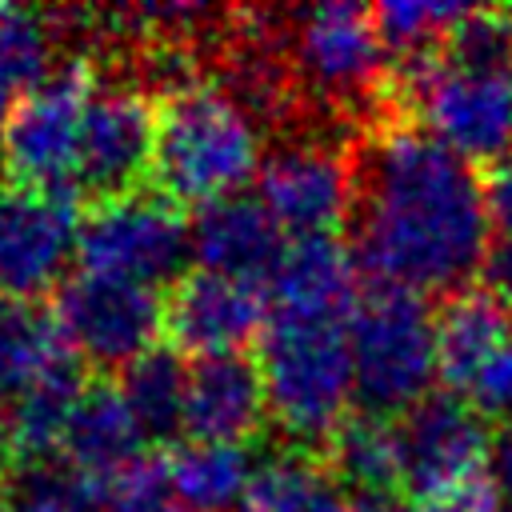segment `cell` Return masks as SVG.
Instances as JSON below:
<instances>
[{"instance_id":"obj_8","label":"cell","mask_w":512,"mask_h":512,"mask_svg":"<svg viewBox=\"0 0 512 512\" xmlns=\"http://www.w3.org/2000/svg\"><path fill=\"white\" fill-rule=\"evenodd\" d=\"M288 68L324 104L352 108L368 100L384 80L388 48L376 32V16L360 4H312L300 8L284 32Z\"/></svg>"},{"instance_id":"obj_27","label":"cell","mask_w":512,"mask_h":512,"mask_svg":"<svg viewBox=\"0 0 512 512\" xmlns=\"http://www.w3.org/2000/svg\"><path fill=\"white\" fill-rule=\"evenodd\" d=\"M96 512H184L176 504V496L168 492L164 468L160 464H136L132 472H124L116 484L104 488Z\"/></svg>"},{"instance_id":"obj_3","label":"cell","mask_w":512,"mask_h":512,"mask_svg":"<svg viewBox=\"0 0 512 512\" xmlns=\"http://www.w3.org/2000/svg\"><path fill=\"white\" fill-rule=\"evenodd\" d=\"M268 416L304 444L332 440L356 400L348 320L268 312L260 332Z\"/></svg>"},{"instance_id":"obj_28","label":"cell","mask_w":512,"mask_h":512,"mask_svg":"<svg viewBox=\"0 0 512 512\" xmlns=\"http://www.w3.org/2000/svg\"><path fill=\"white\" fill-rule=\"evenodd\" d=\"M460 396H464L484 420H488V416H496V420L512 416V344L500 348V352L468 380V388H464Z\"/></svg>"},{"instance_id":"obj_7","label":"cell","mask_w":512,"mask_h":512,"mask_svg":"<svg viewBox=\"0 0 512 512\" xmlns=\"http://www.w3.org/2000/svg\"><path fill=\"white\" fill-rule=\"evenodd\" d=\"M188 256H192L188 220L160 192H140V188L116 192L96 200L80 216V236H76L80 272L160 288L168 280H180Z\"/></svg>"},{"instance_id":"obj_32","label":"cell","mask_w":512,"mask_h":512,"mask_svg":"<svg viewBox=\"0 0 512 512\" xmlns=\"http://www.w3.org/2000/svg\"><path fill=\"white\" fill-rule=\"evenodd\" d=\"M24 92L0 72V132H4V124H8V116H12V108H16V100H20Z\"/></svg>"},{"instance_id":"obj_6","label":"cell","mask_w":512,"mask_h":512,"mask_svg":"<svg viewBox=\"0 0 512 512\" xmlns=\"http://www.w3.org/2000/svg\"><path fill=\"white\" fill-rule=\"evenodd\" d=\"M96 68L88 60H60L40 84H32L4 132L0 160L12 184L40 192H72L80 168V136L96 92Z\"/></svg>"},{"instance_id":"obj_16","label":"cell","mask_w":512,"mask_h":512,"mask_svg":"<svg viewBox=\"0 0 512 512\" xmlns=\"http://www.w3.org/2000/svg\"><path fill=\"white\" fill-rule=\"evenodd\" d=\"M188 240L200 268L248 284H268V276L276 272L288 248L284 228L272 220L260 196H244V192L196 208L188 224Z\"/></svg>"},{"instance_id":"obj_31","label":"cell","mask_w":512,"mask_h":512,"mask_svg":"<svg viewBox=\"0 0 512 512\" xmlns=\"http://www.w3.org/2000/svg\"><path fill=\"white\" fill-rule=\"evenodd\" d=\"M488 472L500 484L504 496H512V416H504L492 428V452H488Z\"/></svg>"},{"instance_id":"obj_9","label":"cell","mask_w":512,"mask_h":512,"mask_svg":"<svg viewBox=\"0 0 512 512\" xmlns=\"http://www.w3.org/2000/svg\"><path fill=\"white\" fill-rule=\"evenodd\" d=\"M52 316L72 356L104 368H128L156 348V336L164 328V296L148 284L76 272L60 284Z\"/></svg>"},{"instance_id":"obj_14","label":"cell","mask_w":512,"mask_h":512,"mask_svg":"<svg viewBox=\"0 0 512 512\" xmlns=\"http://www.w3.org/2000/svg\"><path fill=\"white\" fill-rule=\"evenodd\" d=\"M268 324V296L260 284L220 276L208 268L184 272L164 300V328L172 348L204 360L240 352Z\"/></svg>"},{"instance_id":"obj_13","label":"cell","mask_w":512,"mask_h":512,"mask_svg":"<svg viewBox=\"0 0 512 512\" xmlns=\"http://www.w3.org/2000/svg\"><path fill=\"white\" fill-rule=\"evenodd\" d=\"M156 108L136 80H100L80 136L76 188L104 196L132 192L152 168Z\"/></svg>"},{"instance_id":"obj_34","label":"cell","mask_w":512,"mask_h":512,"mask_svg":"<svg viewBox=\"0 0 512 512\" xmlns=\"http://www.w3.org/2000/svg\"><path fill=\"white\" fill-rule=\"evenodd\" d=\"M500 512H512V496H504V504H500Z\"/></svg>"},{"instance_id":"obj_21","label":"cell","mask_w":512,"mask_h":512,"mask_svg":"<svg viewBox=\"0 0 512 512\" xmlns=\"http://www.w3.org/2000/svg\"><path fill=\"white\" fill-rule=\"evenodd\" d=\"M76 368L56 316L24 300H0V392L20 396L24 388Z\"/></svg>"},{"instance_id":"obj_24","label":"cell","mask_w":512,"mask_h":512,"mask_svg":"<svg viewBox=\"0 0 512 512\" xmlns=\"http://www.w3.org/2000/svg\"><path fill=\"white\" fill-rule=\"evenodd\" d=\"M184 384L188 364L176 356V348H152L128 368H120V396L128 400L132 416L140 420L148 440H164L172 432H184Z\"/></svg>"},{"instance_id":"obj_33","label":"cell","mask_w":512,"mask_h":512,"mask_svg":"<svg viewBox=\"0 0 512 512\" xmlns=\"http://www.w3.org/2000/svg\"><path fill=\"white\" fill-rule=\"evenodd\" d=\"M8 448V396L0 392V452Z\"/></svg>"},{"instance_id":"obj_26","label":"cell","mask_w":512,"mask_h":512,"mask_svg":"<svg viewBox=\"0 0 512 512\" xmlns=\"http://www.w3.org/2000/svg\"><path fill=\"white\" fill-rule=\"evenodd\" d=\"M96 496L64 468H32L0 500V512H92Z\"/></svg>"},{"instance_id":"obj_11","label":"cell","mask_w":512,"mask_h":512,"mask_svg":"<svg viewBox=\"0 0 512 512\" xmlns=\"http://www.w3.org/2000/svg\"><path fill=\"white\" fill-rule=\"evenodd\" d=\"M400 488L412 504L488 476L492 428L456 392H432L396 420Z\"/></svg>"},{"instance_id":"obj_35","label":"cell","mask_w":512,"mask_h":512,"mask_svg":"<svg viewBox=\"0 0 512 512\" xmlns=\"http://www.w3.org/2000/svg\"><path fill=\"white\" fill-rule=\"evenodd\" d=\"M504 16H508V24H512V8H508V12H504Z\"/></svg>"},{"instance_id":"obj_20","label":"cell","mask_w":512,"mask_h":512,"mask_svg":"<svg viewBox=\"0 0 512 512\" xmlns=\"http://www.w3.org/2000/svg\"><path fill=\"white\" fill-rule=\"evenodd\" d=\"M168 492L184 512H244V500L256 480V460L244 444L216 440H184L160 464Z\"/></svg>"},{"instance_id":"obj_5","label":"cell","mask_w":512,"mask_h":512,"mask_svg":"<svg viewBox=\"0 0 512 512\" xmlns=\"http://www.w3.org/2000/svg\"><path fill=\"white\" fill-rule=\"evenodd\" d=\"M348 352L360 408L384 420H400L432 396V380L440 376L436 316L424 296L400 288L376 284L356 300L348 316Z\"/></svg>"},{"instance_id":"obj_18","label":"cell","mask_w":512,"mask_h":512,"mask_svg":"<svg viewBox=\"0 0 512 512\" xmlns=\"http://www.w3.org/2000/svg\"><path fill=\"white\" fill-rule=\"evenodd\" d=\"M356 256L336 236L288 240L276 272L268 276V312L348 320L356 308Z\"/></svg>"},{"instance_id":"obj_30","label":"cell","mask_w":512,"mask_h":512,"mask_svg":"<svg viewBox=\"0 0 512 512\" xmlns=\"http://www.w3.org/2000/svg\"><path fill=\"white\" fill-rule=\"evenodd\" d=\"M488 188V216H492V236L512 240V156H504L492 172Z\"/></svg>"},{"instance_id":"obj_2","label":"cell","mask_w":512,"mask_h":512,"mask_svg":"<svg viewBox=\"0 0 512 512\" xmlns=\"http://www.w3.org/2000/svg\"><path fill=\"white\" fill-rule=\"evenodd\" d=\"M264 164L260 120L224 88L192 80L156 108L152 180L172 204H212L236 196Z\"/></svg>"},{"instance_id":"obj_25","label":"cell","mask_w":512,"mask_h":512,"mask_svg":"<svg viewBox=\"0 0 512 512\" xmlns=\"http://www.w3.org/2000/svg\"><path fill=\"white\" fill-rule=\"evenodd\" d=\"M468 12L472 4H444V0H388L372 8L384 48L400 52L404 60L436 52Z\"/></svg>"},{"instance_id":"obj_29","label":"cell","mask_w":512,"mask_h":512,"mask_svg":"<svg viewBox=\"0 0 512 512\" xmlns=\"http://www.w3.org/2000/svg\"><path fill=\"white\" fill-rule=\"evenodd\" d=\"M500 504H504V492L488 472V476H476L460 488H448L440 496L420 500L416 512H500Z\"/></svg>"},{"instance_id":"obj_12","label":"cell","mask_w":512,"mask_h":512,"mask_svg":"<svg viewBox=\"0 0 512 512\" xmlns=\"http://www.w3.org/2000/svg\"><path fill=\"white\" fill-rule=\"evenodd\" d=\"M80 216L72 192H40L4 180L0 184V300L32 304L48 288L64 284L76 256Z\"/></svg>"},{"instance_id":"obj_15","label":"cell","mask_w":512,"mask_h":512,"mask_svg":"<svg viewBox=\"0 0 512 512\" xmlns=\"http://www.w3.org/2000/svg\"><path fill=\"white\" fill-rule=\"evenodd\" d=\"M144 444L148 436L116 384L80 388L60 456H64V472H72L96 496V504L108 484H116L124 472L144 464Z\"/></svg>"},{"instance_id":"obj_4","label":"cell","mask_w":512,"mask_h":512,"mask_svg":"<svg viewBox=\"0 0 512 512\" xmlns=\"http://www.w3.org/2000/svg\"><path fill=\"white\" fill-rule=\"evenodd\" d=\"M400 84L416 128L472 168L512 156V60H464L436 48L408 60Z\"/></svg>"},{"instance_id":"obj_1","label":"cell","mask_w":512,"mask_h":512,"mask_svg":"<svg viewBox=\"0 0 512 512\" xmlns=\"http://www.w3.org/2000/svg\"><path fill=\"white\" fill-rule=\"evenodd\" d=\"M356 264L412 296L464 288L488 248V188L476 168L412 124H384L356 164Z\"/></svg>"},{"instance_id":"obj_10","label":"cell","mask_w":512,"mask_h":512,"mask_svg":"<svg viewBox=\"0 0 512 512\" xmlns=\"http://www.w3.org/2000/svg\"><path fill=\"white\" fill-rule=\"evenodd\" d=\"M256 196L284 236H336L356 208V168L340 144L324 136H296L264 156Z\"/></svg>"},{"instance_id":"obj_23","label":"cell","mask_w":512,"mask_h":512,"mask_svg":"<svg viewBox=\"0 0 512 512\" xmlns=\"http://www.w3.org/2000/svg\"><path fill=\"white\" fill-rule=\"evenodd\" d=\"M332 472L356 496H392L400 488L396 420L372 412L348 416L332 436Z\"/></svg>"},{"instance_id":"obj_22","label":"cell","mask_w":512,"mask_h":512,"mask_svg":"<svg viewBox=\"0 0 512 512\" xmlns=\"http://www.w3.org/2000/svg\"><path fill=\"white\" fill-rule=\"evenodd\" d=\"M80 376L76 368L56 372L32 388H24L20 396H12L8 404V448L32 464V468H48L52 456H60L72 408L80 400Z\"/></svg>"},{"instance_id":"obj_19","label":"cell","mask_w":512,"mask_h":512,"mask_svg":"<svg viewBox=\"0 0 512 512\" xmlns=\"http://www.w3.org/2000/svg\"><path fill=\"white\" fill-rule=\"evenodd\" d=\"M508 344H512V300L488 288H460L436 316L440 376L452 384L456 396Z\"/></svg>"},{"instance_id":"obj_17","label":"cell","mask_w":512,"mask_h":512,"mask_svg":"<svg viewBox=\"0 0 512 512\" xmlns=\"http://www.w3.org/2000/svg\"><path fill=\"white\" fill-rule=\"evenodd\" d=\"M268 416L260 364L244 352L204 356L188 364L184 384V432L188 440L244 444L260 432Z\"/></svg>"}]
</instances>
